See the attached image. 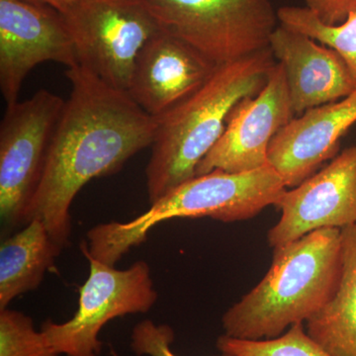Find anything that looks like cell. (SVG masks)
<instances>
[{"label": "cell", "mask_w": 356, "mask_h": 356, "mask_svg": "<svg viewBox=\"0 0 356 356\" xmlns=\"http://www.w3.org/2000/svg\"><path fill=\"white\" fill-rule=\"evenodd\" d=\"M217 67L161 30L140 51L127 92L146 113L159 118L197 91Z\"/></svg>", "instance_id": "7c38bea8"}, {"label": "cell", "mask_w": 356, "mask_h": 356, "mask_svg": "<svg viewBox=\"0 0 356 356\" xmlns=\"http://www.w3.org/2000/svg\"><path fill=\"white\" fill-rule=\"evenodd\" d=\"M305 7L325 25L341 24L356 13V0H304Z\"/></svg>", "instance_id": "44dd1931"}, {"label": "cell", "mask_w": 356, "mask_h": 356, "mask_svg": "<svg viewBox=\"0 0 356 356\" xmlns=\"http://www.w3.org/2000/svg\"><path fill=\"white\" fill-rule=\"evenodd\" d=\"M161 29L215 65L269 49L278 27L270 0H147Z\"/></svg>", "instance_id": "5b68a950"}, {"label": "cell", "mask_w": 356, "mask_h": 356, "mask_svg": "<svg viewBox=\"0 0 356 356\" xmlns=\"http://www.w3.org/2000/svg\"><path fill=\"white\" fill-rule=\"evenodd\" d=\"M341 229L325 228L273 248L261 282L222 317L226 336L259 341L305 323L334 297L341 275Z\"/></svg>", "instance_id": "7a4b0ae2"}, {"label": "cell", "mask_w": 356, "mask_h": 356, "mask_svg": "<svg viewBox=\"0 0 356 356\" xmlns=\"http://www.w3.org/2000/svg\"><path fill=\"white\" fill-rule=\"evenodd\" d=\"M341 275L334 297L305 323L307 334L332 356H356V224L341 229Z\"/></svg>", "instance_id": "2e32d148"}, {"label": "cell", "mask_w": 356, "mask_h": 356, "mask_svg": "<svg viewBox=\"0 0 356 356\" xmlns=\"http://www.w3.org/2000/svg\"><path fill=\"white\" fill-rule=\"evenodd\" d=\"M294 116L284 70L276 63L261 90L232 110L224 133L199 163L195 177L216 170L252 172L268 165L271 140Z\"/></svg>", "instance_id": "30bf717a"}, {"label": "cell", "mask_w": 356, "mask_h": 356, "mask_svg": "<svg viewBox=\"0 0 356 356\" xmlns=\"http://www.w3.org/2000/svg\"><path fill=\"white\" fill-rule=\"evenodd\" d=\"M216 344L222 355L235 356H332L307 334L304 323L274 339L248 341L222 334Z\"/></svg>", "instance_id": "ac0fdd59"}, {"label": "cell", "mask_w": 356, "mask_h": 356, "mask_svg": "<svg viewBox=\"0 0 356 356\" xmlns=\"http://www.w3.org/2000/svg\"><path fill=\"white\" fill-rule=\"evenodd\" d=\"M269 48L284 70L295 115L339 102L356 90L341 55L308 35L280 24L271 35Z\"/></svg>", "instance_id": "5bb4252c"}, {"label": "cell", "mask_w": 356, "mask_h": 356, "mask_svg": "<svg viewBox=\"0 0 356 356\" xmlns=\"http://www.w3.org/2000/svg\"><path fill=\"white\" fill-rule=\"evenodd\" d=\"M62 14L77 64L127 92L140 51L163 30L147 0H79Z\"/></svg>", "instance_id": "8992f818"}, {"label": "cell", "mask_w": 356, "mask_h": 356, "mask_svg": "<svg viewBox=\"0 0 356 356\" xmlns=\"http://www.w3.org/2000/svg\"><path fill=\"white\" fill-rule=\"evenodd\" d=\"M0 356H60L21 312L0 310Z\"/></svg>", "instance_id": "d6986e66"}, {"label": "cell", "mask_w": 356, "mask_h": 356, "mask_svg": "<svg viewBox=\"0 0 356 356\" xmlns=\"http://www.w3.org/2000/svg\"><path fill=\"white\" fill-rule=\"evenodd\" d=\"M175 332L168 325L145 320L135 325L131 334V348L138 356H177L172 350ZM221 356H235L222 355Z\"/></svg>", "instance_id": "ffe728a7"}, {"label": "cell", "mask_w": 356, "mask_h": 356, "mask_svg": "<svg viewBox=\"0 0 356 356\" xmlns=\"http://www.w3.org/2000/svg\"><path fill=\"white\" fill-rule=\"evenodd\" d=\"M355 123L356 90L339 102L307 110L271 140L268 165L287 188H294L336 158L341 138Z\"/></svg>", "instance_id": "4fadbf2b"}, {"label": "cell", "mask_w": 356, "mask_h": 356, "mask_svg": "<svg viewBox=\"0 0 356 356\" xmlns=\"http://www.w3.org/2000/svg\"><path fill=\"white\" fill-rule=\"evenodd\" d=\"M65 100L47 89L6 105L0 124V218L4 229L23 225L43 173Z\"/></svg>", "instance_id": "ba28073f"}, {"label": "cell", "mask_w": 356, "mask_h": 356, "mask_svg": "<svg viewBox=\"0 0 356 356\" xmlns=\"http://www.w3.org/2000/svg\"><path fill=\"white\" fill-rule=\"evenodd\" d=\"M280 24L308 35L334 49L343 58L356 83V13L341 24L325 25L305 6H283L277 10Z\"/></svg>", "instance_id": "e0dca14e"}, {"label": "cell", "mask_w": 356, "mask_h": 356, "mask_svg": "<svg viewBox=\"0 0 356 356\" xmlns=\"http://www.w3.org/2000/svg\"><path fill=\"white\" fill-rule=\"evenodd\" d=\"M275 207L280 210V219L267 233L273 248L317 229H341L356 224V145L285 191Z\"/></svg>", "instance_id": "8fae6325"}, {"label": "cell", "mask_w": 356, "mask_h": 356, "mask_svg": "<svg viewBox=\"0 0 356 356\" xmlns=\"http://www.w3.org/2000/svg\"><path fill=\"white\" fill-rule=\"evenodd\" d=\"M29 3L39 4V6H46L53 7L56 10L60 11V13H65L70 6L76 3L79 0H23Z\"/></svg>", "instance_id": "7402d4cb"}, {"label": "cell", "mask_w": 356, "mask_h": 356, "mask_svg": "<svg viewBox=\"0 0 356 356\" xmlns=\"http://www.w3.org/2000/svg\"><path fill=\"white\" fill-rule=\"evenodd\" d=\"M286 185L273 166L252 172L213 170L180 184L128 222H102L88 232V254L115 266L131 248L146 242L151 229L177 218H204L222 222L245 221L280 202Z\"/></svg>", "instance_id": "277c9868"}, {"label": "cell", "mask_w": 356, "mask_h": 356, "mask_svg": "<svg viewBox=\"0 0 356 356\" xmlns=\"http://www.w3.org/2000/svg\"><path fill=\"white\" fill-rule=\"evenodd\" d=\"M79 248L88 261L89 275L79 292V309L67 322L47 320L41 332L58 355L99 356L102 327L113 318L147 313L159 295L147 261H136L121 270L91 257L86 241Z\"/></svg>", "instance_id": "52a82bcc"}, {"label": "cell", "mask_w": 356, "mask_h": 356, "mask_svg": "<svg viewBox=\"0 0 356 356\" xmlns=\"http://www.w3.org/2000/svg\"><path fill=\"white\" fill-rule=\"evenodd\" d=\"M65 74L72 91L23 219V225L41 220L63 248L70 243V207L81 189L93 178L118 172L153 145L156 130V119L126 91L111 88L79 65Z\"/></svg>", "instance_id": "6da1fadb"}, {"label": "cell", "mask_w": 356, "mask_h": 356, "mask_svg": "<svg viewBox=\"0 0 356 356\" xmlns=\"http://www.w3.org/2000/svg\"><path fill=\"white\" fill-rule=\"evenodd\" d=\"M274 60L269 48L219 65L197 91L156 118L146 168L149 203L195 177L199 163L224 133L232 110L261 90L276 65Z\"/></svg>", "instance_id": "3957f363"}, {"label": "cell", "mask_w": 356, "mask_h": 356, "mask_svg": "<svg viewBox=\"0 0 356 356\" xmlns=\"http://www.w3.org/2000/svg\"><path fill=\"white\" fill-rule=\"evenodd\" d=\"M63 248L39 219L25 225L0 245V310L41 285Z\"/></svg>", "instance_id": "9a60e30c"}, {"label": "cell", "mask_w": 356, "mask_h": 356, "mask_svg": "<svg viewBox=\"0 0 356 356\" xmlns=\"http://www.w3.org/2000/svg\"><path fill=\"white\" fill-rule=\"evenodd\" d=\"M46 62L77 65L63 14L23 0H0V90L6 105L17 102L28 74Z\"/></svg>", "instance_id": "9c48e42d"}]
</instances>
